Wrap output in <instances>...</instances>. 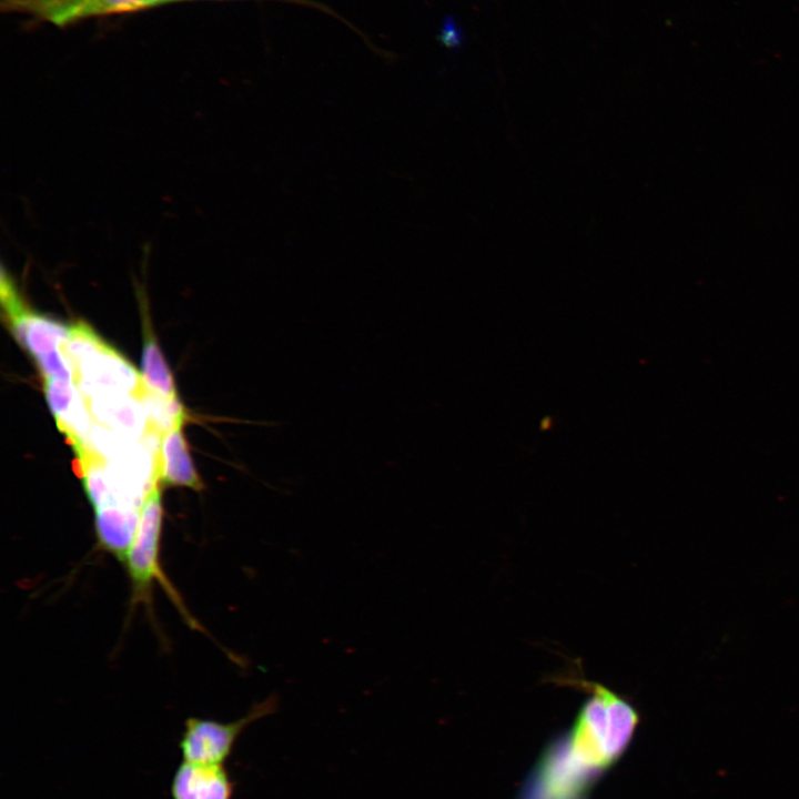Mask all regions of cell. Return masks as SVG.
<instances>
[{"label":"cell","instance_id":"1","mask_svg":"<svg viewBox=\"0 0 799 799\" xmlns=\"http://www.w3.org/2000/svg\"><path fill=\"white\" fill-rule=\"evenodd\" d=\"M587 692L573 726L565 731L574 754L601 773L628 748L639 714L621 695L600 684L573 679Z\"/></svg>","mask_w":799,"mask_h":799},{"label":"cell","instance_id":"2","mask_svg":"<svg viewBox=\"0 0 799 799\" xmlns=\"http://www.w3.org/2000/svg\"><path fill=\"white\" fill-rule=\"evenodd\" d=\"M600 775L573 752L564 731L545 748L520 799H586Z\"/></svg>","mask_w":799,"mask_h":799},{"label":"cell","instance_id":"3","mask_svg":"<svg viewBox=\"0 0 799 799\" xmlns=\"http://www.w3.org/2000/svg\"><path fill=\"white\" fill-rule=\"evenodd\" d=\"M279 698L275 694L251 706L241 718L231 722L189 717L179 740L184 761L222 765L231 756L234 745L244 729L256 720L276 712Z\"/></svg>","mask_w":799,"mask_h":799},{"label":"cell","instance_id":"4","mask_svg":"<svg viewBox=\"0 0 799 799\" xmlns=\"http://www.w3.org/2000/svg\"><path fill=\"white\" fill-rule=\"evenodd\" d=\"M0 300L10 332L34 361L62 348L70 325L30 309L4 267L1 273Z\"/></svg>","mask_w":799,"mask_h":799},{"label":"cell","instance_id":"5","mask_svg":"<svg viewBox=\"0 0 799 799\" xmlns=\"http://www.w3.org/2000/svg\"><path fill=\"white\" fill-rule=\"evenodd\" d=\"M162 517L161 490L156 485L145 497L134 537L122 559L135 595L148 591L155 579L168 587L159 559Z\"/></svg>","mask_w":799,"mask_h":799},{"label":"cell","instance_id":"6","mask_svg":"<svg viewBox=\"0 0 799 799\" xmlns=\"http://www.w3.org/2000/svg\"><path fill=\"white\" fill-rule=\"evenodd\" d=\"M73 375L85 398L111 393L134 396L142 384L135 368L105 342L77 362Z\"/></svg>","mask_w":799,"mask_h":799},{"label":"cell","instance_id":"7","mask_svg":"<svg viewBox=\"0 0 799 799\" xmlns=\"http://www.w3.org/2000/svg\"><path fill=\"white\" fill-rule=\"evenodd\" d=\"M44 395L57 426L69 439L74 453L90 446V407L88 400L71 380H43Z\"/></svg>","mask_w":799,"mask_h":799},{"label":"cell","instance_id":"8","mask_svg":"<svg viewBox=\"0 0 799 799\" xmlns=\"http://www.w3.org/2000/svg\"><path fill=\"white\" fill-rule=\"evenodd\" d=\"M172 799H232L233 782L224 765L184 761L170 785Z\"/></svg>","mask_w":799,"mask_h":799},{"label":"cell","instance_id":"9","mask_svg":"<svg viewBox=\"0 0 799 799\" xmlns=\"http://www.w3.org/2000/svg\"><path fill=\"white\" fill-rule=\"evenodd\" d=\"M173 0H41L43 20L67 26L88 17L134 11Z\"/></svg>","mask_w":799,"mask_h":799},{"label":"cell","instance_id":"10","mask_svg":"<svg viewBox=\"0 0 799 799\" xmlns=\"http://www.w3.org/2000/svg\"><path fill=\"white\" fill-rule=\"evenodd\" d=\"M178 422L161 439L159 468L161 482L171 486H183L201 490L203 483L193 465L182 426Z\"/></svg>","mask_w":799,"mask_h":799},{"label":"cell","instance_id":"11","mask_svg":"<svg viewBox=\"0 0 799 799\" xmlns=\"http://www.w3.org/2000/svg\"><path fill=\"white\" fill-rule=\"evenodd\" d=\"M90 398L89 407L97 419L127 437L144 435L148 426L146 414L133 395L111 393Z\"/></svg>","mask_w":799,"mask_h":799},{"label":"cell","instance_id":"12","mask_svg":"<svg viewBox=\"0 0 799 799\" xmlns=\"http://www.w3.org/2000/svg\"><path fill=\"white\" fill-rule=\"evenodd\" d=\"M142 374L144 390L164 400H178L173 375L161 352L148 318L143 325Z\"/></svg>","mask_w":799,"mask_h":799},{"label":"cell","instance_id":"13","mask_svg":"<svg viewBox=\"0 0 799 799\" xmlns=\"http://www.w3.org/2000/svg\"><path fill=\"white\" fill-rule=\"evenodd\" d=\"M173 1H181V0H173Z\"/></svg>","mask_w":799,"mask_h":799}]
</instances>
